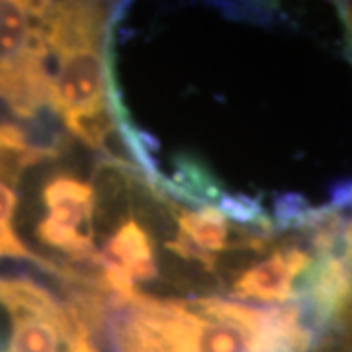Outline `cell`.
<instances>
[{"mask_svg":"<svg viewBox=\"0 0 352 352\" xmlns=\"http://www.w3.org/2000/svg\"><path fill=\"white\" fill-rule=\"evenodd\" d=\"M104 25L96 4H41L47 102L69 135L100 151L116 129Z\"/></svg>","mask_w":352,"mask_h":352,"instance_id":"1","label":"cell"},{"mask_svg":"<svg viewBox=\"0 0 352 352\" xmlns=\"http://www.w3.org/2000/svg\"><path fill=\"white\" fill-rule=\"evenodd\" d=\"M41 47V4L0 0V82L30 75Z\"/></svg>","mask_w":352,"mask_h":352,"instance_id":"2","label":"cell"},{"mask_svg":"<svg viewBox=\"0 0 352 352\" xmlns=\"http://www.w3.org/2000/svg\"><path fill=\"white\" fill-rule=\"evenodd\" d=\"M41 198L47 210L45 219L94 239V190L88 182L59 170L45 182Z\"/></svg>","mask_w":352,"mask_h":352,"instance_id":"3","label":"cell"},{"mask_svg":"<svg viewBox=\"0 0 352 352\" xmlns=\"http://www.w3.org/2000/svg\"><path fill=\"white\" fill-rule=\"evenodd\" d=\"M118 266L126 270L133 282H151L159 276L155 263V241L151 229L135 217H126L113 227L112 235L100 251V268Z\"/></svg>","mask_w":352,"mask_h":352,"instance_id":"4","label":"cell"},{"mask_svg":"<svg viewBox=\"0 0 352 352\" xmlns=\"http://www.w3.org/2000/svg\"><path fill=\"white\" fill-rule=\"evenodd\" d=\"M346 208L351 210L344 219L342 239H340V258L344 268L342 296L331 315L327 331L321 339L319 352H352V184L342 194Z\"/></svg>","mask_w":352,"mask_h":352,"instance_id":"5","label":"cell"},{"mask_svg":"<svg viewBox=\"0 0 352 352\" xmlns=\"http://www.w3.org/2000/svg\"><path fill=\"white\" fill-rule=\"evenodd\" d=\"M342 14H344V22H346L349 32H351V41H352V6H349V8H342Z\"/></svg>","mask_w":352,"mask_h":352,"instance_id":"6","label":"cell"}]
</instances>
